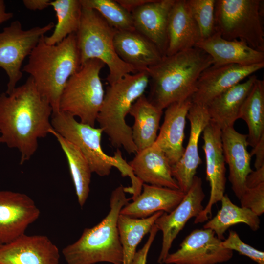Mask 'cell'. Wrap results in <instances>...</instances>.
Returning <instances> with one entry per match:
<instances>
[{"label": "cell", "instance_id": "cell-1", "mask_svg": "<svg viewBox=\"0 0 264 264\" xmlns=\"http://www.w3.org/2000/svg\"><path fill=\"white\" fill-rule=\"evenodd\" d=\"M52 112L51 105L40 94L30 76L10 93L0 94V143L19 150L21 165L36 152L38 139L53 130Z\"/></svg>", "mask_w": 264, "mask_h": 264}, {"label": "cell", "instance_id": "cell-2", "mask_svg": "<svg viewBox=\"0 0 264 264\" xmlns=\"http://www.w3.org/2000/svg\"><path fill=\"white\" fill-rule=\"evenodd\" d=\"M213 64L212 57L197 46L163 56L146 70L151 86L149 100L163 110L191 99L199 76Z\"/></svg>", "mask_w": 264, "mask_h": 264}, {"label": "cell", "instance_id": "cell-3", "mask_svg": "<svg viewBox=\"0 0 264 264\" xmlns=\"http://www.w3.org/2000/svg\"><path fill=\"white\" fill-rule=\"evenodd\" d=\"M44 36L28 56L22 71L32 78L37 90L51 105L53 114L59 111L63 89L81 64L75 33L55 45L47 44Z\"/></svg>", "mask_w": 264, "mask_h": 264}, {"label": "cell", "instance_id": "cell-4", "mask_svg": "<svg viewBox=\"0 0 264 264\" xmlns=\"http://www.w3.org/2000/svg\"><path fill=\"white\" fill-rule=\"evenodd\" d=\"M130 198L120 185L111 193L110 210L96 225L84 230L79 239L62 250L67 264H94L109 262L122 264V248L117 222L120 211Z\"/></svg>", "mask_w": 264, "mask_h": 264}, {"label": "cell", "instance_id": "cell-5", "mask_svg": "<svg viewBox=\"0 0 264 264\" xmlns=\"http://www.w3.org/2000/svg\"><path fill=\"white\" fill-rule=\"evenodd\" d=\"M149 84L146 70L127 74L107 88L96 121L111 145L123 147L129 154L136 153L132 128L126 116L135 101L144 94Z\"/></svg>", "mask_w": 264, "mask_h": 264}, {"label": "cell", "instance_id": "cell-6", "mask_svg": "<svg viewBox=\"0 0 264 264\" xmlns=\"http://www.w3.org/2000/svg\"><path fill=\"white\" fill-rule=\"evenodd\" d=\"M51 123L54 130L77 147L87 159L92 173L101 176L109 175L112 167L116 168L123 176H129L132 194L139 193L143 183L134 176L128 163L117 149L113 156L105 153L101 146L103 130L77 121L70 114L59 111L53 113Z\"/></svg>", "mask_w": 264, "mask_h": 264}, {"label": "cell", "instance_id": "cell-7", "mask_svg": "<svg viewBox=\"0 0 264 264\" xmlns=\"http://www.w3.org/2000/svg\"><path fill=\"white\" fill-rule=\"evenodd\" d=\"M116 31L96 11L82 7L79 27L75 33L81 66L89 60L102 61L109 68L107 80L110 85L127 74L139 72L117 54L114 45Z\"/></svg>", "mask_w": 264, "mask_h": 264}, {"label": "cell", "instance_id": "cell-8", "mask_svg": "<svg viewBox=\"0 0 264 264\" xmlns=\"http://www.w3.org/2000/svg\"><path fill=\"white\" fill-rule=\"evenodd\" d=\"M105 65L96 59L86 62L67 81L61 96L59 111L77 116L94 127L105 91L100 74Z\"/></svg>", "mask_w": 264, "mask_h": 264}, {"label": "cell", "instance_id": "cell-9", "mask_svg": "<svg viewBox=\"0 0 264 264\" xmlns=\"http://www.w3.org/2000/svg\"><path fill=\"white\" fill-rule=\"evenodd\" d=\"M263 3L261 0H216V31L226 40H241L264 52Z\"/></svg>", "mask_w": 264, "mask_h": 264}, {"label": "cell", "instance_id": "cell-10", "mask_svg": "<svg viewBox=\"0 0 264 264\" xmlns=\"http://www.w3.org/2000/svg\"><path fill=\"white\" fill-rule=\"evenodd\" d=\"M53 22L42 27L36 26L23 30L20 21L13 22L0 32V67L8 77V94L16 88L22 76V66L45 33L54 28Z\"/></svg>", "mask_w": 264, "mask_h": 264}, {"label": "cell", "instance_id": "cell-11", "mask_svg": "<svg viewBox=\"0 0 264 264\" xmlns=\"http://www.w3.org/2000/svg\"><path fill=\"white\" fill-rule=\"evenodd\" d=\"M202 132L206 179L209 182L210 194L207 204L195 218V224L204 222L211 217L213 206L220 201L224 195L226 181L221 130L217 124L210 121Z\"/></svg>", "mask_w": 264, "mask_h": 264}, {"label": "cell", "instance_id": "cell-12", "mask_svg": "<svg viewBox=\"0 0 264 264\" xmlns=\"http://www.w3.org/2000/svg\"><path fill=\"white\" fill-rule=\"evenodd\" d=\"M219 239L210 229H197L183 240L176 252L169 254L167 264H218L229 261L233 251L221 247Z\"/></svg>", "mask_w": 264, "mask_h": 264}, {"label": "cell", "instance_id": "cell-13", "mask_svg": "<svg viewBox=\"0 0 264 264\" xmlns=\"http://www.w3.org/2000/svg\"><path fill=\"white\" fill-rule=\"evenodd\" d=\"M205 195L200 177L195 176L192 184L181 202L170 213L164 212L154 224L162 233L161 251L157 262L164 261L174 240L192 218H196L204 209L202 205Z\"/></svg>", "mask_w": 264, "mask_h": 264}, {"label": "cell", "instance_id": "cell-14", "mask_svg": "<svg viewBox=\"0 0 264 264\" xmlns=\"http://www.w3.org/2000/svg\"><path fill=\"white\" fill-rule=\"evenodd\" d=\"M40 215V209L27 195L0 190V245L25 234Z\"/></svg>", "mask_w": 264, "mask_h": 264}, {"label": "cell", "instance_id": "cell-15", "mask_svg": "<svg viewBox=\"0 0 264 264\" xmlns=\"http://www.w3.org/2000/svg\"><path fill=\"white\" fill-rule=\"evenodd\" d=\"M264 63L250 66L212 65L200 74L193 103L206 107L216 96L263 68Z\"/></svg>", "mask_w": 264, "mask_h": 264}, {"label": "cell", "instance_id": "cell-16", "mask_svg": "<svg viewBox=\"0 0 264 264\" xmlns=\"http://www.w3.org/2000/svg\"><path fill=\"white\" fill-rule=\"evenodd\" d=\"M187 118L190 125L188 142L179 160L171 166L173 177L176 181L179 190L185 193L190 189L197 168L201 163L198 149L199 139L210 122L206 107L193 103Z\"/></svg>", "mask_w": 264, "mask_h": 264}, {"label": "cell", "instance_id": "cell-17", "mask_svg": "<svg viewBox=\"0 0 264 264\" xmlns=\"http://www.w3.org/2000/svg\"><path fill=\"white\" fill-rule=\"evenodd\" d=\"M57 246L46 236L25 234L0 245V264H59Z\"/></svg>", "mask_w": 264, "mask_h": 264}, {"label": "cell", "instance_id": "cell-18", "mask_svg": "<svg viewBox=\"0 0 264 264\" xmlns=\"http://www.w3.org/2000/svg\"><path fill=\"white\" fill-rule=\"evenodd\" d=\"M221 141L225 161L229 168L228 179L240 199L246 189V176L252 171L247 134L238 132L234 127H229L221 131Z\"/></svg>", "mask_w": 264, "mask_h": 264}, {"label": "cell", "instance_id": "cell-19", "mask_svg": "<svg viewBox=\"0 0 264 264\" xmlns=\"http://www.w3.org/2000/svg\"><path fill=\"white\" fill-rule=\"evenodd\" d=\"M192 104L188 99L165 109L164 121L154 143L164 153L171 166L177 163L184 151L186 119Z\"/></svg>", "mask_w": 264, "mask_h": 264}, {"label": "cell", "instance_id": "cell-20", "mask_svg": "<svg viewBox=\"0 0 264 264\" xmlns=\"http://www.w3.org/2000/svg\"><path fill=\"white\" fill-rule=\"evenodd\" d=\"M175 1L154 0L132 13L135 30L152 42L163 56L167 48L168 17Z\"/></svg>", "mask_w": 264, "mask_h": 264}, {"label": "cell", "instance_id": "cell-21", "mask_svg": "<svg viewBox=\"0 0 264 264\" xmlns=\"http://www.w3.org/2000/svg\"><path fill=\"white\" fill-rule=\"evenodd\" d=\"M167 35V56L194 47L201 41L187 0H175L168 17Z\"/></svg>", "mask_w": 264, "mask_h": 264}, {"label": "cell", "instance_id": "cell-22", "mask_svg": "<svg viewBox=\"0 0 264 264\" xmlns=\"http://www.w3.org/2000/svg\"><path fill=\"white\" fill-rule=\"evenodd\" d=\"M196 46L208 53L213 59V65L216 66H246L264 63V52L253 49L244 41L226 40L218 32L200 41Z\"/></svg>", "mask_w": 264, "mask_h": 264}, {"label": "cell", "instance_id": "cell-23", "mask_svg": "<svg viewBox=\"0 0 264 264\" xmlns=\"http://www.w3.org/2000/svg\"><path fill=\"white\" fill-rule=\"evenodd\" d=\"M142 191L132 202L122 208L120 214L133 218H145L163 211L172 212L181 202L185 194L173 189L143 183Z\"/></svg>", "mask_w": 264, "mask_h": 264}, {"label": "cell", "instance_id": "cell-24", "mask_svg": "<svg viewBox=\"0 0 264 264\" xmlns=\"http://www.w3.org/2000/svg\"><path fill=\"white\" fill-rule=\"evenodd\" d=\"M114 45L119 58L138 71L146 70L164 56L152 42L135 30H117Z\"/></svg>", "mask_w": 264, "mask_h": 264}, {"label": "cell", "instance_id": "cell-25", "mask_svg": "<svg viewBox=\"0 0 264 264\" xmlns=\"http://www.w3.org/2000/svg\"><path fill=\"white\" fill-rule=\"evenodd\" d=\"M134 176L142 183L179 189L171 173V166L163 151L154 143L136 153L128 163Z\"/></svg>", "mask_w": 264, "mask_h": 264}, {"label": "cell", "instance_id": "cell-26", "mask_svg": "<svg viewBox=\"0 0 264 264\" xmlns=\"http://www.w3.org/2000/svg\"><path fill=\"white\" fill-rule=\"evenodd\" d=\"M258 78L252 74L246 81L230 88L214 98L206 106L210 121L221 129L234 127L240 109Z\"/></svg>", "mask_w": 264, "mask_h": 264}, {"label": "cell", "instance_id": "cell-27", "mask_svg": "<svg viewBox=\"0 0 264 264\" xmlns=\"http://www.w3.org/2000/svg\"><path fill=\"white\" fill-rule=\"evenodd\" d=\"M129 113L134 119L132 132L137 153L155 142L163 110L153 105L143 94L132 104Z\"/></svg>", "mask_w": 264, "mask_h": 264}, {"label": "cell", "instance_id": "cell-28", "mask_svg": "<svg viewBox=\"0 0 264 264\" xmlns=\"http://www.w3.org/2000/svg\"><path fill=\"white\" fill-rule=\"evenodd\" d=\"M50 134L56 138L66 157L78 201L82 207L88 199L90 191L92 172L89 164L75 145L62 137L54 129Z\"/></svg>", "mask_w": 264, "mask_h": 264}, {"label": "cell", "instance_id": "cell-29", "mask_svg": "<svg viewBox=\"0 0 264 264\" xmlns=\"http://www.w3.org/2000/svg\"><path fill=\"white\" fill-rule=\"evenodd\" d=\"M220 201V209L203 225V228L212 230L221 240L225 239L224 233L226 230L237 224L244 223L254 231L259 229V217L250 209L235 205L226 194L224 195Z\"/></svg>", "mask_w": 264, "mask_h": 264}, {"label": "cell", "instance_id": "cell-30", "mask_svg": "<svg viewBox=\"0 0 264 264\" xmlns=\"http://www.w3.org/2000/svg\"><path fill=\"white\" fill-rule=\"evenodd\" d=\"M163 213L159 211L147 218L140 219L120 214L117 225L122 248V264H132L138 244Z\"/></svg>", "mask_w": 264, "mask_h": 264}, {"label": "cell", "instance_id": "cell-31", "mask_svg": "<svg viewBox=\"0 0 264 264\" xmlns=\"http://www.w3.org/2000/svg\"><path fill=\"white\" fill-rule=\"evenodd\" d=\"M239 119L248 129L247 142L254 147L264 134V81L257 79L240 109Z\"/></svg>", "mask_w": 264, "mask_h": 264}, {"label": "cell", "instance_id": "cell-32", "mask_svg": "<svg viewBox=\"0 0 264 264\" xmlns=\"http://www.w3.org/2000/svg\"><path fill=\"white\" fill-rule=\"evenodd\" d=\"M50 6L56 13L57 22L52 34L44 36L45 42L49 45L59 44L68 35L76 33L81 20L82 5L80 0H51Z\"/></svg>", "mask_w": 264, "mask_h": 264}, {"label": "cell", "instance_id": "cell-33", "mask_svg": "<svg viewBox=\"0 0 264 264\" xmlns=\"http://www.w3.org/2000/svg\"><path fill=\"white\" fill-rule=\"evenodd\" d=\"M80 2L82 7L96 11L116 30H135L132 13L116 0H80Z\"/></svg>", "mask_w": 264, "mask_h": 264}, {"label": "cell", "instance_id": "cell-34", "mask_svg": "<svg viewBox=\"0 0 264 264\" xmlns=\"http://www.w3.org/2000/svg\"><path fill=\"white\" fill-rule=\"evenodd\" d=\"M215 1L216 0H187L198 27L201 41L207 39L216 32L214 15Z\"/></svg>", "mask_w": 264, "mask_h": 264}, {"label": "cell", "instance_id": "cell-35", "mask_svg": "<svg viewBox=\"0 0 264 264\" xmlns=\"http://www.w3.org/2000/svg\"><path fill=\"white\" fill-rule=\"evenodd\" d=\"M221 247L233 251L235 250L240 254L245 256L258 264H264V253L243 242L237 233L229 230L228 237L220 243Z\"/></svg>", "mask_w": 264, "mask_h": 264}, {"label": "cell", "instance_id": "cell-36", "mask_svg": "<svg viewBox=\"0 0 264 264\" xmlns=\"http://www.w3.org/2000/svg\"><path fill=\"white\" fill-rule=\"evenodd\" d=\"M241 207L250 209L258 216L264 212V182L258 186L246 188L239 199Z\"/></svg>", "mask_w": 264, "mask_h": 264}, {"label": "cell", "instance_id": "cell-37", "mask_svg": "<svg viewBox=\"0 0 264 264\" xmlns=\"http://www.w3.org/2000/svg\"><path fill=\"white\" fill-rule=\"evenodd\" d=\"M158 231L157 227L154 224L149 232L146 243L142 248L136 252L132 264H146L148 252Z\"/></svg>", "mask_w": 264, "mask_h": 264}, {"label": "cell", "instance_id": "cell-38", "mask_svg": "<svg viewBox=\"0 0 264 264\" xmlns=\"http://www.w3.org/2000/svg\"><path fill=\"white\" fill-rule=\"evenodd\" d=\"M264 182V165L250 172L246 176L245 185L246 188H252Z\"/></svg>", "mask_w": 264, "mask_h": 264}, {"label": "cell", "instance_id": "cell-39", "mask_svg": "<svg viewBox=\"0 0 264 264\" xmlns=\"http://www.w3.org/2000/svg\"><path fill=\"white\" fill-rule=\"evenodd\" d=\"M251 156L255 155L256 159L254 163L255 169L264 165V134L262 135L257 144L253 147L250 153Z\"/></svg>", "mask_w": 264, "mask_h": 264}, {"label": "cell", "instance_id": "cell-40", "mask_svg": "<svg viewBox=\"0 0 264 264\" xmlns=\"http://www.w3.org/2000/svg\"><path fill=\"white\" fill-rule=\"evenodd\" d=\"M154 0H116V1L125 10L132 13L138 7L150 3Z\"/></svg>", "mask_w": 264, "mask_h": 264}, {"label": "cell", "instance_id": "cell-41", "mask_svg": "<svg viewBox=\"0 0 264 264\" xmlns=\"http://www.w3.org/2000/svg\"><path fill=\"white\" fill-rule=\"evenodd\" d=\"M50 0H23L24 6L31 10H42L50 6Z\"/></svg>", "mask_w": 264, "mask_h": 264}, {"label": "cell", "instance_id": "cell-42", "mask_svg": "<svg viewBox=\"0 0 264 264\" xmlns=\"http://www.w3.org/2000/svg\"><path fill=\"white\" fill-rule=\"evenodd\" d=\"M13 16V13L6 12L4 0H0V24L10 20Z\"/></svg>", "mask_w": 264, "mask_h": 264}]
</instances>
